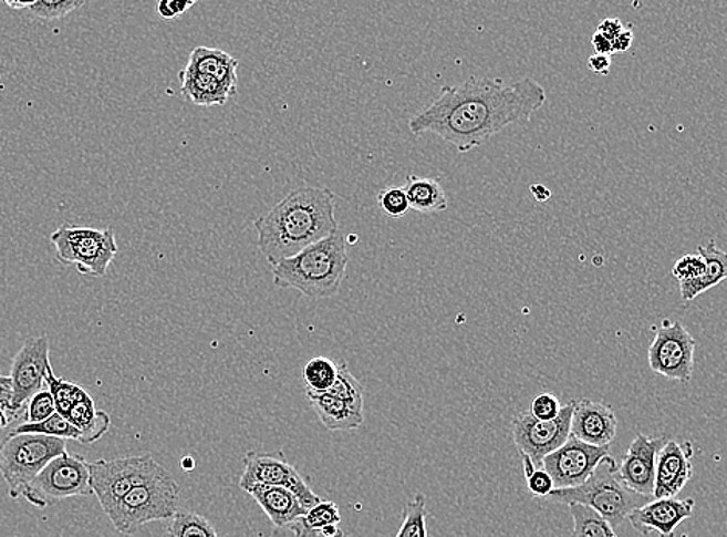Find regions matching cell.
<instances>
[{"instance_id": "cell-1", "label": "cell", "mask_w": 727, "mask_h": 537, "mask_svg": "<svg viewBox=\"0 0 727 537\" xmlns=\"http://www.w3.org/2000/svg\"><path fill=\"white\" fill-rule=\"evenodd\" d=\"M546 101V89L532 78L505 83L470 75L460 84L445 85L429 106L412 116L409 131L415 136L437 135L466 154L509 126L530 123Z\"/></svg>"}, {"instance_id": "cell-2", "label": "cell", "mask_w": 727, "mask_h": 537, "mask_svg": "<svg viewBox=\"0 0 727 537\" xmlns=\"http://www.w3.org/2000/svg\"><path fill=\"white\" fill-rule=\"evenodd\" d=\"M336 196L324 186L291 190L273 209L255 221L259 250L278 266L340 231Z\"/></svg>"}, {"instance_id": "cell-3", "label": "cell", "mask_w": 727, "mask_h": 537, "mask_svg": "<svg viewBox=\"0 0 727 537\" xmlns=\"http://www.w3.org/2000/svg\"><path fill=\"white\" fill-rule=\"evenodd\" d=\"M347 244L341 229L273 267V283L311 299L337 295L349 266Z\"/></svg>"}, {"instance_id": "cell-4", "label": "cell", "mask_w": 727, "mask_h": 537, "mask_svg": "<svg viewBox=\"0 0 727 537\" xmlns=\"http://www.w3.org/2000/svg\"><path fill=\"white\" fill-rule=\"evenodd\" d=\"M548 499L589 507L604 517L613 528L624 524L630 513L651 502V497L641 496L624 485L620 477V466L612 455L599 462L585 484L578 488L554 489Z\"/></svg>"}, {"instance_id": "cell-5", "label": "cell", "mask_w": 727, "mask_h": 537, "mask_svg": "<svg viewBox=\"0 0 727 537\" xmlns=\"http://www.w3.org/2000/svg\"><path fill=\"white\" fill-rule=\"evenodd\" d=\"M178 505L180 486L167 471L163 476L132 489L106 515L120 535L132 536L147 524L173 519L180 512Z\"/></svg>"}, {"instance_id": "cell-6", "label": "cell", "mask_w": 727, "mask_h": 537, "mask_svg": "<svg viewBox=\"0 0 727 537\" xmlns=\"http://www.w3.org/2000/svg\"><path fill=\"white\" fill-rule=\"evenodd\" d=\"M67 440L11 432L0 442V476L11 499L22 497L23 489L58 455L67 451Z\"/></svg>"}, {"instance_id": "cell-7", "label": "cell", "mask_w": 727, "mask_h": 537, "mask_svg": "<svg viewBox=\"0 0 727 537\" xmlns=\"http://www.w3.org/2000/svg\"><path fill=\"white\" fill-rule=\"evenodd\" d=\"M93 496L91 486V463L84 455H58L45 466L25 489L22 497L39 509L53 507L70 497Z\"/></svg>"}, {"instance_id": "cell-8", "label": "cell", "mask_w": 727, "mask_h": 537, "mask_svg": "<svg viewBox=\"0 0 727 537\" xmlns=\"http://www.w3.org/2000/svg\"><path fill=\"white\" fill-rule=\"evenodd\" d=\"M167 473L152 455L112 458L91 463V486L93 496L104 513L120 504L137 486L147 484Z\"/></svg>"}, {"instance_id": "cell-9", "label": "cell", "mask_w": 727, "mask_h": 537, "mask_svg": "<svg viewBox=\"0 0 727 537\" xmlns=\"http://www.w3.org/2000/svg\"><path fill=\"white\" fill-rule=\"evenodd\" d=\"M56 250V259L73 264L83 275L100 278L118 255L115 235L112 229H96L62 225L50 236Z\"/></svg>"}, {"instance_id": "cell-10", "label": "cell", "mask_w": 727, "mask_h": 537, "mask_svg": "<svg viewBox=\"0 0 727 537\" xmlns=\"http://www.w3.org/2000/svg\"><path fill=\"white\" fill-rule=\"evenodd\" d=\"M574 400L562 406L554 420L536 419L531 412H520L512 419L511 434L520 455L530 457L538 468L543 458L565 445L571 437Z\"/></svg>"}, {"instance_id": "cell-11", "label": "cell", "mask_w": 727, "mask_h": 537, "mask_svg": "<svg viewBox=\"0 0 727 537\" xmlns=\"http://www.w3.org/2000/svg\"><path fill=\"white\" fill-rule=\"evenodd\" d=\"M695 342L682 322L663 321L648 348V368L664 379L690 383L694 375Z\"/></svg>"}, {"instance_id": "cell-12", "label": "cell", "mask_w": 727, "mask_h": 537, "mask_svg": "<svg viewBox=\"0 0 727 537\" xmlns=\"http://www.w3.org/2000/svg\"><path fill=\"white\" fill-rule=\"evenodd\" d=\"M255 485L281 486V488L290 489L301 502L305 512L316 507L321 502L282 453L259 454L250 451L245 454L243 473L239 478V486L247 489Z\"/></svg>"}, {"instance_id": "cell-13", "label": "cell", "mask_w": 727, "mask_h": 537, "mask_svg": "<svg viewBox=\"0 0 727 537\" xmlns=\"http://www.w3.org/2000/svg\"><path fill=\"white\" fill-rule=\"evenodd\" d=\"M606 455L609 447L591 446L570 437L565 445L543 458L542 468L553 478L555 489L578 488L589 481Z\"/></svg>"}, {"instance_id": "cell-14", "label": "cell", "mask_w": 727, "mask_h": 537, "mask_svg": "<svg viewBox=\"0 0 727 537\" xmlns=\"http://www.w3.org/2000/svg\"><path fill=\"white\" fill-rule=\"evenodd\" d=\"M52 369L50 364V341L46 334L31 338L23 342L21 350L15 353L11 363L10 379L13 383L14 407L23 411L45 384V376Z\"/></svg>"}, {"instance_id": "cell-15", "label": "cell", "mask_w": 727, "mask_h": 537, "mask_svg": "<svg viewBox=\"0 0 727 537\" xmlns=\"http://www.w3.org/2000/svg\"><path fill=\"white\" fill-rule=\"evenodd\" d=\"M666 435L651 438L644 434H637L630 445L627 454L620 466V477L629 489L652 497L655 492L656 462L661 450L666 446Z\"/></svg>"}, {"instance_id": "cell-16", "label": "cell", "mask_w": 727, "mask_h": 537, "mask_svg": "<svg viewBox=\"0 0 727 537\" xmlns=\"http://www.w3.org/2000/svg\"><path fill=\"white\" fill-rule=\"evenodd\" d=\"M694 508V499H655L630 513L627 520L641 535L656 531L660 537H675L676 528L689 519Z\"/></svg>"}, {"instance_id": "cell-17", "label": "cell", "mask_w": 727, "mask_h": 537, "mask_svg": "<svg viewBox=\"0 0 727 537\" xmlns=\"http://www.w3.org/2000/svg\"><path fill=\"white\" fill-rule=\"evenodd\" d=\"M617 419L610 404L581 399L574 402L571 437L591 446L609 447L616 437Z\"/></svg>"}, {"instance_id": "cell-18", "label": "cell", "mask_w": 727, "mask_h": 537, "mask_svg": "<svg viewBox=\"0 0 727 537\" xmlns=\"http://www.w3.org/2000/svg\"><path fill=\"white\" fill-rule=\"evenodd\" d=\"M694 476L690 443L671 442L661 450L656 462L655 499L676 497Z\"/></svg>"}, {"instance_id": "cell-19", "label": "cell", "mask_w": 727, "mask_h": 537, "mask_svg": "<svg viewBox=\"0 0 727 537\" xmlns=\"http://www.w3.org/2000/svg\"><path fill=\"white\" fill-rule=\"evenodd\" d=\"M245 492L258 502L276 528H287L298 517L307 515L298 497L290 489L281 486L255 485Z\"/></svg>"}, {"instance_id": "cell-20", "label": "cell", "mask_w": 727, "mask_h": 537, "mask_svg": "<svg viewBox=\"0 0 727 537\" xmlns=\"http://www.w3.org/2000/svg\"><path fill=\"white\" fill-rule=\"evenodd\" d=\"M307 399L316 412L322 426L330 432L356 431L363 426L364 412L353 407L352 404L342 402L336 396L325 392H313L305 389Z\"/></svg>"}, {"instance_id": "cell-21", "label": "cell", "mask_w": 727, "mask_h": 537, "mask_svg": "<svg viewBox=\"0 0 727 537\" xmlns=\"http://www.w3.org/2000/svg\"><path fill=\"white\" fill-rule=\"evenodd\" d=\"M185 69L201 73V75L211 76L214 80L220 81L235 95L237 93V85H239V78H237L239 60L224 52V50L211 49V47H196L190 52L188 64H186Z\"/></svg>"}, {"instance_id": "cell-22", "label": "cell", "mask_w": 727, "mask_h": 537, "mask_svg": "<svg viewBox=\"0 0 727 537\" xmlns=\"http://www.w3.org/2000/svg\"><path fill=\"white\" fill-rule=\"evenodd\" d=\"M698 255L705 259L706 270L702 278L679 286L684 301H694L699 295L727 279V252L721 251L715 240L699 245Z\"/></svg>"}, {"instance_id": "cell-23", "label": "cell", "mask_w": 727, "mask_h": 537, "mask_svg": "<svg viewBox=\"0 0 727 537\" xmlns=\"http://www.w3.org/2000/svg\"><path fill=\"white\" fill-rule=\"evenodd\" d=\"M180 81L183 96L196 106H224L231 96H235V93L225 87L220 81L193 72V70L183 69Z\"/></svg>"}, {"instance_id": "cell-24", "label": "cell", "mask_w": 727, "mask_h": 537, "mask_svg": "<svg viewBox=\"0 0 727 537\" xmlns=\"http://www.w3.org/2000/svg\"><path fill=\"white\" fill-rule=\"evenodd\" d=\"M77 431L81 432V445H93L107 434L112 426L111 415L106 411L96 409L95 402L91 394L76 403L70 409L69 415L65 416Z\"/></svg>"}, {"instance_id": "cell-25", "label": "cell", "mask_w": 727, "mask_h": 537, "mask_svg": "<svg viewBox=\"0 0 727 537\" xmlns=\"http://www.w3.org/2000/svg\"><path fill=\"white\" fill-rule=\"evenodd\" d=\"M403 189L409 198L411 209L422 214L445 213L449 200L442 183L437 178L418 177V175H407Z\"/></svg>"}, {"instance_id": "cell-26", "label": "cell", "mask_w": 727, "mask_h": 537, "mask_svg": "<svg viewBox=\"0 0 727 537\" xmlns=\"http://www.w3.org/2000/svg\"><path fill=\"white\" fill-rule=\"evenodd\" d=\"M341 515L337 505L333 502L321 500L307 512V515L298 517L293 524H290L289 530L294 537H319L322 528L329 525H340Z\"/></svg>"}, {"instance_id": "cell-27", "label": "cell", "mask_w": 727, "mask_h": 537, "mask_svg": "<svg viewBox=\"0 0 727 537\" xmlns=\"http://www.w3.org/2000/svg\"><path fill=\"white\" fill-rule=\"evenodd\" d=\"M569 508L573 517V533L570 537H620L612 525L593 509L578 504H571Z\"/></svg>"}, {"instance_id": "cell-28", "label": "cell", "mask_w": 727, "mask_h": 537, "mask_svg": "<svg viewBox=\"0 0 727 537\" xmlns=\"http://www.w3.org/2000/svg\"><path fill=\"white\" fill-rule=\"evenodd\" d=\"M167 537H219L206 517L194 512H178L167 520Z\"/></svg>"}, {"instance_id": "cell-29", "label": "cell", "mask_w": 727, "mask_h": 537, "mask_svg": "<svg viewBox=\"0 0 727 537\" xmlns=\"http://www.w3.org/2000/svg\"><path fill=\"white\" fill-rule=\"evenodd\" d=\"M337 379V364L330 358L314 357L303 368L305 389L313 392H326Z\"/></svg>"}, {"instance_id": "cell-30", "label": "cell", "mask_w": 727, "mask_h": 537, "mask_svg": "<svg viewBox=\"0 0 727 537\" xmlns=\"http://www.w3.org/2000/svg\"><path fill=\"white\" fill-rule=\"evenodd\" d=\"M14 432L15 434H37L61 440H76V442H80L81 438V432L58 412L41 423H23Z\"/></svg>"}, {"instance_id": "cell-31", "label": "cell", "mask_w": 727, "mask_h": 537, "mask_svg": "<svg viewBox=\"0 0 727 537\" xmlns=\"http://www.w3.org/2000/svg\"><path fill=\"white\" fill-rule=\"evenodd\" d=\"M45 384H49V391L52 392L54 403H56V412L62 416H67L70 409L89 395V392L77 384L58 379L53 373V368L46 373Z\"/></svg>"}, {"instance_id": "cell-32", "label": "cell", "mask_w": 727, "mask_h": 537, "mask_svg": "<svg viewBox=\"0 0 727 537\" xmlns=\"http://www.w3.org/2000/svg\"><path fill=\"white\" fill-rule=\"evenodd\" d=\"M325 394L336 396L361 411L364 409V389L345 364H337V379Z\"/></svg>"}, {"instance_id": "cell-33", "label": "cell", "mask_w": 727, "mask_h": 537, "mask_svg": "<svg viewBox=\"0 0 727 537\" xmlns=\"http://www.w3.org/2000/svg\"><path fill=\"white\" fill-rule=\"evenodd\" d=\"M426 516L425 496L417 494L404 508L402 527L396 537H427Z\"/></svg>"}, {"instance_id": "cell-34", "label": "cell", "mask_w": 727, "mask_h": 537, "mask_svg": "<svg viewBox=\"0 0 727 537\" xmlns=\"http://www.w3.org/2000/svg\"><path fill=\"white\" fill-rule=\"evenodd\" d=\"M84 0H37L30 8L31 13L44 21H56L65 18L84 6Z\"/></svg>"}, {"instance_id": "cell-35", "label": "cell", "mask_w": 727, "mask_h": 537, "mask_svg": "<svg viewBox=\"0 0 727 537\" xmlns=\"http://www.w3.org/2000/svg\"><path fill=\"white\" fill-rule=\"evenodd\" d=\"M378 205L386 216L394 217V219L406 216L411 209L406 190L398 188V186H388V188L381 189Z\"/></svg>"}, {"instance_id": "cell-36", "label": "cell", "mask_w": 727, "mask_h": 537, "mask_svg": "<svg viewBox=\"0 0 727 537\" xmlns=\"http://www.w3.org/2000/svg\"><path fill=\"white\" fill-rule=\"evenodd\" d=\"M705 270L706 264L702 256L686 255L676 260L674 268H672V275L678 279L679 286H682V283L694 282V280L702 278Z\"/></svg>"}, {"instance_id": "cell-37", "label": "cell", "mask_w": 727, "mask_h": 537, "mask_svg": "<svg viewBox=\"0 0 727 537\" xmlns=\"http://www.w3.org/2000/svg\"><path fill=\"white\" fill-rule=\"evenodd\" d=\"M56 414V403L52 392L41 391L29 402V407L25 411L27 423H41Z\"/></svg>"}, {"instance_id": "cell-38", "label": "cell", "mask_w": 727, "mask_h": 537, "mask_svg": "<svg viewBox=\"0 0 727 537\" xmlns=\"http://www.w3.org/2000/svg\"><path fill=\"white\" fill-rule=\"evenodd\" d=\"M562 404L559 402L558 396L554 394H539L532 400L531 414L539 420H554L555 416L561 414Z\"/></svg>"}, {"instance_id": "cell-39", "label": "cell", "mask_w": 727, "mask_h": 537, "mask_svg": "<svg viewBox=\"0 0 727 537\" xmlns=\"http://www.w3.org/2000/svg\"><path fill=\"white\" fill-rule=\"evenodd\" d=\"M525 478H527L528 489L532 496L540 497V499H548V496L555 489L553 478L542 466L532 471L530 476Z\"/></svg>"}, {"instance_id": "cell-40", "label": "cell", "mask_w": 727, "mask_h": 537, "mask_svg": "<svg viewBox=\"0 0 727 537\" xmlns=\"http://www.w3.org/2000/svg\"><path fill=\"white\" fill-rule=\"evenodd\" d=\"M0 406L10 415L11 422L23 415V411L14 407V391L10 376L0 375Z\"/></svg>"}, {"instance_id": "cell-41", "label": "cell", "mask_w": 727, "mask_h": 537, "mask_svg": "<svg viewBox=\"0 0 727 537\" xmlns=\"http://www.w3.org/2000/svg\"><path fill=\"white\" fill-rule=\"evenodd\" d=\"M194 6H196L194 0H190V2H185V0H162V2L157 3V13L165 21H174V19L180 18V16L185 14Z\"/></svg>"}, {"instance_id": "cell-42", "label": "cell", "mask_w": 727, "mask_h": 537, "mask_svg": "<svg viewBox=\"0 0 727 537\" xmlns=\"http://www.w3.org/2000/svg\"><path fill=\"white\" fill-rule=\"evenodd\" d=\"M624 31V23L617 18H606L604 21L599 23L598 33L604 34L606 39L613 41L614 38L620 37Z\"/></svg>"}, {"instance_id": "cell-43", "label": "cell", "mask_w": 727, "mask_h": 537, "mask_svg": "<svg viewBox=\"0 0 727 537\" xmlns=\"http://www.w3.org/2000/svg\"><path fill=\"white\" fill-rule=\"evenodd\" d=\"M612 68V58L604 56V54H593L589 58V69L598 75H606Z\"/></svg>"}, {"instance_id": "cell-44", "label": "cell", "mask_w": 727, "mask_h": 537, "mask_svg": "<svg viewBox=\"0 0 727 537\" xmlns=\"http://www.w3.org/2000/svg\"><path fill=\"white\" fill-rule=\"evenodd\" d=\"M633 39H635V34H633L632 29H624L620 37L614 38L612 41L613 53L629 52L632 49Z\"/></svg>"}, {"instance_id": "cell-45", "label": "cell", "mask_w": 727, "mask_h": 537, "mask_svg": "<svg viewBox=\"0 0 727 537\" xmlns=\"http://www.w3.org/2000/svg\"><path fill=\"white\" fill-rule=\"evenodd\" d=\"M591 45H593L596 54H604V56H612L613 54L612 41L606 39L604 34L598 33V31L591 38Z\"/></svg>"}, {"instance_id": "cell-46", "label": "cell", "mask_w": 727, "mask_h": 537, "mask_svg": "<svg viewBox=\"0 0 727 537\" xmlns=\"http://www.w3.org/2000/svg\"><path fill=\"white\" fill-rule=\"evenodd\" d=\"M531 194L538 202H547L551 197V190L543 185H532Z\"/></svg>"}, {"instance_id": "cell-47", "label": "cell", "mask_w": 727, "mask_h": 537, "mask_svg": "<svg viewBox=\"0 0 727 537\" xmlns=\"http://www.w3.org/2000/svg\"><path fill=\"white\" fill-rule=\"evenodd\" d=\"M322 537H342V530L340 525H329V527L322 528Z\"/></svg>"}, {"instance_id": "cell-48", "label": "cell", "mask_w": 727, "mask_h": 537, "mask_svg": "<svg viewBox=\"0 0 727 537\" xmlns=\"http://www.w3.org/2000/svg\"><path fill=\"white\" fill-rule=\"evenodd\" d=\"M34 2H37V0H31V2H15V0L11 2V0H6V6L11 8V10H25V8H29L30 10Z\"/></svg>"}, {"instance_id": "cell-49", "label": "cell", "mask_w": 727, "mask_h": 537, "mask_svg": "<svg viewBox=\"0 0 727 537\" xmlns=\"http://www.w3.org/2000/svg\"><path fill=\"white\" fill-rule=\"evenodd\" d=\"M11 423L13 422H11L10 415H8L7 412L3 411V407L0 406V430L10 426Z\"/></svg>"}, {"instance_id": "cell-50", "label": "cell", "mask_w": 727, "mask_h": 537, "mask_svg": "<svg viewBox=\"0 0 727 537\" xmlns=\"http://www.w3.org/2000/svg\"><path fill=\"white\" fill-rule=\"evenodd\" d=\"M181 468L185 469V471H188V473H190V471L196 468V463H194L193 457L183 458Z\"/></svg>"}]
</instances>
